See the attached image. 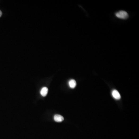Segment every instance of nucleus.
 Returning a JSON list of instances; mask_svg holds the SVG:
<instances>
[{
  "label": "nucleus",
  "instance_id": "nucleus-1",
  "mask_svg": "<svg viewBox=\"0 0 139 139\" xmlns=\"http://www.w3.org/2000/svg\"><path fill=\"white\" fill-rule=\"evenodd\" d=\"M116 16L118 18L121 19H126L128 17V14L126 12L121 11L116 13Z\"/></svg>",
  "mask_w": 139,
  "mask_h": 139
},
{
  "label": "nucleus",
  "instance_id": "nucleus-3",
  "mask_svg": "<svg viewBox=\"0 0 139 139\" xmlns=\"http://www.w3.org/2000/svg\"><path fill=\"white\" fill-rule=\"evenodd\" d=\"M54 119L56 122H60L64 120V117L61 115L56 114L54 116Z\"/></svg>",
  "mask_w": 139,
  "mask_h": 139
},
{
  "label": "nucleus",
  "instance_id": "nucleus-4",
  "mask_svg": "<svg viewBox=\"0 0 139 139\" xmlns=\"http://www.w3.org/2000/svg\"><path fill=\"white\" fill-rule=\"evenodd\" d=\"M69 85L70 87L72 89H74L76 87L77 83L75 80L71 79L69 81Z\"/></svg>",
  "mask_w": 139,
  "mask_h": 139
},
{
  "label": "nucleus",
  "instance_id": "nucleus-2",
  "mask_svg": "<svg viewBox=\"0 0 139 139\" xmlns=\"http://www.w3.org/2000/svg\"><path fill=\"white\" fill-rule=\"evenodd\" d=\"M112 94L113 97L116 100H119L121 99V95L118 91L116 90H114L112 91Z\"/></svg>",
  "mask_w": 139,
  "mask_h": 139
},
{
  "label": "nucleus",
  "instance_id": "nucleus-5",
  "mask_svg": "<svg viewBox=\"0 0 139 139\" xmlns=\"http://www.w3.org/2000/svg\"><path fill=\"white\" fill-rule=\"evenodd\" d=\"M48 89L46 87H44L41 89L40 91V94L43 97H45L47 95L48 93Z\"/></svg>",
  "mask_w": 139,
  "mask_h": 139
},
{
  "label": "nucleus",
  "instance_id": "nucleus-6",
  "mask_svg": "<svg viewBox=\"0 0 139 139\" xmlns=\"http://www.w3.org/2000/svg\"><path fill=\"white\" fill-rule=\"evenodd\" d=\"M2 15V12L0 10V17H1Z\"/></svg>",
  "mask_w": 139,
  "mask_h": 139
}]
</instances>
